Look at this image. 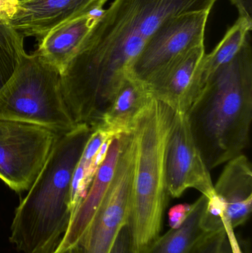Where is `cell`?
Instances as JSON below:
<instances>
[{
  "instance_id": "cell-1",
  "label": "cell",
  "mask_w": 252,
  "mask_h": 253,
  "mask_svg": "<svg viewBox=\"0 0 252 253\" xmlns=\"http://www.w3.org/2000/svg\"><path fill=\"white\" fill-rule=\"evenodd\" d=\"M186 114L210 170L243 154L252 120L251 34L235 57L204 85Z\"/></svg>"
},
{
  "instance_id": "cell-2",
  "label": "cell",
  "mask_w": 252,
  "mask_h": 253,
  "mask_svg": "<svg viewBox=\"0 0 252 253\" xmlns=\"http://www.w3.org/2000/svg\"><path fill=\"white\" fill-rule=\"evenodd\" d=\"M93 129L78 125L56 140L48 158L15 210L10 242L22 253H52L71 220V182Z\"/></svg>"
},
{
  "instance_id": "cell-3",
  "label": "cell",
  "mask_w": 252,
  "mask_h": 253,
  "mask_svg": "<svg viewBox=\"0 0 252 253\" xmlns=\"http://www.w3.org/2000/svg\"><path fill=\"white\" fill-rule=\"evenodd\" d=\"M173 114L153 98L133 128L135 169L127 221L133 253H144L161 234L169 195L166 147Z\"/></svg>"
},
{
  "instance_id": "cell-4",
  "label": "cell",
  "mask_w": 252,
  "mask_h": 253,
  "mask_svg": "<svg viewBox=\"0 0 252 253\" xmlns=\"http://www.w3.org/2000/svg\"><path fill=\"white\" fill-rule=\"evenodd\" d=\"M0 120L66 133L78 125L67 106L60 71L38 53L25 54L0 90Z\"/></svg>"
},
{
  "instance_id": "cell-5",
  "label": "cell",
  "mask_w": 252,
  "mask_h": 253,
  "mask_svg": "<svg viewBox=\"0 0 252 253\" xmlns=\"http://www.w3.org/2000/svg\"><path fill=\"white\" fill-rule=\"evenodd\" d=\"M217 0H113L87 40L139 57L164 22L183 13L211 11Z\"/></svg>"
},
{
  "instance_id": "cell-6",
  "label": "cell",
  "mask_w": 252,
  "mask_h": 253,
  "mask_svg": "<svg viewBox=\"0 0 252 253\" xmlns=\"http://www.w3.org/2000/svg\"><path fill=\"white\" fill-rule=\"evenodd\" d=\"M59 135L44 126L0 120V180L16 193L28 191Z\"/></svg>"
},
{
  "instance_id": "cell-7",
  "label": "cell",
  "mask_w": 252,
  "mask_h": 253,
  "mask_svg": "<svg viewBox=\"0 0 252 253\" xmlns=\"http://www.w3.org/2000/svg\"><path fill=\"white\" fill-rule=\"evenodd\" d=\"M135 169L133 132L123 134L121 152L110 186L75 253H109L121 228L127 224Z\"/></svg>"
},
{
  "instance_id": "cell-8",
  "label": "cell",
  "mask_w": 252,
  "mask_h": 253,
  "mask_svg": "<svg viewBox=\"0 0 252 253\" xmlns=\"http://www.w3.org/2000/svg\"><path fill=\"white\" fill-rule=\"evenodd\" d=\"M167 192L179 198L194 188L210 199L216 193L210 169L197 146L186 113L174 112L166 147Z\"/></svg>"
},
{
  "instance_id": "cell-9",
  "label": "cell",
  "mask_w": 252,
  "mask_h": 253,
  "mask_svg": "<svg viewBox=\"0 0 252 253\" xmlns=\"http://www.w3.org/2000/svg\"><path fill=\"white\" fill-rule=\"evenodd\" d=\"M210 13L193 12L167 19L146 42L133 65V74L148 83L175 58L204 44Z\"/></svg>"
},
{
  "instance_id": "cell-10",
  "label": "cell",
  "mask_w": 252,
  "mask_h": 253,
  "mask_svg": "<svg viewBox=\"0 0 252 253\" xmlns=\"http://www.w3.org/2000/svg\"><path fill=\"white\" fill-rule=\"evenodd\" d=\"M205 54L204 43L169 62L148 83L153 97L174 112H187L199 93L198 73Z\"/></svg>"
},
{
  "instance_id": "cell-11",
  "label": "cell",
  "mask_w": 252,
  "mask_h": 253,
  "mask_svg": "<svg viewBox=\"0 0 252 253\" xmlns=\"http://www.w3.org/2000/svg\"><path fill=\"white\" fill-rule=\"evenodd\" d=\"M108 0H20L8 22L24 37L40 39L53 28L95 9Z\"/></svg>"
},
{
  "instance_id": "cell-12",
  "label": "cell",
  "mask_w": 252,
  "mask_h": 253,
  "mask_svg": "<svg viewBox=\"0 0 252 253\" xmlns=\"http://www.w3.org/2000/svg\"><path fill=\"white\" fill-rule=\"evenodd\" d=\"M122 135L112 139L105 160L98 168L85 198L71 218L56 250L64 251L75 246L90 226L113 178L121 152Z\"/></svg>"
},
{
  "instance_id": "cell-13",
  "label": "cell",
  "mask_w": 252,
  "mask_h": 253,
  "mask_svg": "<svg viewBox=\"0 0 252 253\" xmlns=\"http://www.w3.org/2000/svg\"><path fill=\"white\" fill-rule=\"evenodd\" d=\"M214 188L224 204L221 219L234 229L245 224L252 209V170L248 158L241 154L228 162Z\"/></svg>"
},
{
  "instance_id": "cell-14",
  "label": "cell",
  "mask_w": 252,
  "mask_h": 253,
  "mask_svg": "<svg viewBox=\"0 0 252 253\" xmlns=\"http://www.w3.org/2000/svg\"><path fill=\"white\" fill-rule=\"evenodd\" d=\"M99 19L87 13L59 25L38 40L36 53L63 74Z\"/></svg>"
},
{
  "instance_id": "cell-15",
  "label": "cell",
  "mask_w": 252,
  "mask_h": 253,
  "mask_svg": "<svg viewBox=\"0 0 252 253\" xmlns=\"http://www.w3.org/2000/svg\"><path fill=\"white\" fill-rule=\"evenodd\" d=\"M153 98L148 83L132 73L105 111L97 127L114 136L130 133L138 117Z\"/></svg>"
},
{
  "instance_id": "cell-16",
  "label": "cell",
  "mask_w": 252,
  "mask_h": 253,
  "mask_svg": "<svg viewBox=\"0 0 252 253\" xmlns=\"http://www.w3.org/2000/svg\"><path fill=\"white\" fill-rule=\"evenodd\" d=\"M208 198L202 195L191 207L183 224L160 236L144 253H190L211 232L205 221ZM213 233V232H212Z\"/></svg>"
},
{
  "instance_id": "cell-17",
  "label": "cell",
  "mask_w": 252,
  "mask_h": 253,
  "mask_svg": "<svg viewBox=\"0 0 252 253\" xmlns=\"http://www.w3.org/2000/svg\"><path fill=\"white\" fill-rule=\"evenodd\" d=\"M252 29V22L239 16L214 50L204 55L198 73L199 93L213 75L238 54L251 34Z\"/></svg>"
},
{
  "instance_id": "cell-18",
  "label": "cell",
  "mask_w": 252,
  "mask_h": 253,
  "mask_svg": "<svg viewBox=\"0 0 252 253\" xmlns=\"http://www.w3.org/2000/svg\"><path fill=\"white\" fill-rule=\"evenodd\" d=\"M115 137L101 127L93 129L77 163L71 182L70 210L71 217L73 216L79 205L85 198L93 177L90 173V168L93 159L97 154L101 146L108 137Z\"/></svg>"
},
{
  "instance_id": "cell-19",
  "label": "cell",
  "mask_w": 252,
  "mask_h": 253,
  "mask_svg": "<svg viewBox=\"0 0 252 253\" xmlns=\"http://www.w3.org/2000/svg\"><path fill=\"white\" fill-rule=\"evenodd\" d=\"M24 39L10 24L0 20V90L26 53Z\"/></svg>"
},
{
  "instance_id": "cell-20",
  "label": "cell",
  "mask_w": 252,
  "mask_h": 253,
  "mask_svg": "<svg viewBox=\"0 0 252 253\" xmlns=\"http://www.w3.org/2000/svg\"><path fill=\"white\" fill-rule=\"evenodd\" d=\"M224 228L207 235L190 253H223L227 245Z\"/></svg>"
},
{
  "instance_id": "cell-21",
  "label": "cell",
  "mask_w": 252,
  "mask_h": 253,
  "mask_svg": "<svg viewBox=\"0 0 252 253\" xmlns=\"http://www.w3.org/2000/svg\"><path fill=\"white\" fill-rule=\"evenodd\" d=\"M192 205L179 204L170 208L168 212L169 225L170 229H176L180 227L190 212Z\"/></svg>"
},
{
  "instance_id": "cell-22",
  "label": "cell",
  "mask_w": 252,
  "mask_h": 253,
  "mask_svg": "<svg viewBox=\"0 0 252 253\" xmlns=\"http://www.w3.org/2000/svg\"><path fill=\"white\" fill-rule=\"evenodd\" d=\"M109 253H133L127 224L121 228Z\"/></svg>"
},
{
  "instance_id": "cell-23",
  "label": "cell",
  "mask_w": 252,
  "mask_h": 253,
  "mask_svg": "<svg viewBox=\"0 0 252 253\" xmlns=\"http://www.w3.org/2000/svg\"><path fill=\"white\" fill-rule=\"evenodd\" d=\"M20 0H0V20L8 23L17 11Z\"/></svg>"
},
{
  "instance_id": "cell-24",
  "label": "cell",
  "mask_w": 252,
  "mask_h": 253,
  "mask_svg": "<svg viewBox=\"0 0 252 253\" xmlns=\"http://www.w3.org/2000/svg\"><path fill=\"white\" fill-rule=\"evenodd\" d=\"M231 253H244L235 233V229L227 221L221 219Z\"/></svg>"
},
{
  "instance_id": "cell-25",
  "label": "cell",
  "mask_w": 252,
  "mask_h": 253,
  "mask_svg": "<svg viewBox=\"0 0 252 253\" xmlns=\"http://www.w3.org/2000/svg\"><path fill=\"white\" fill-rule=\"evenodd\" d=\"M238 9L240 17L252 22V0H231Z\"/></svg>"
},
{
  "instance_id": "cell-26",
  "label": "cell",
  "mask_w": 252,
  "mask_h": 253,
  "mask_svg": "<svg viewBox=\"0 0 252 253\" xmlns=\"http://www.w3.org/2000/svg\"><path fill=\"white\" fill-rule=\"evenodd\" d=\"M52 253H75L74 248H71L69 249L64 250V251H59V250H55L54 252Z\"/></svg>"
},
{
  "instance_id": "cell-27",
  "label": "cell",
  "mask_w": 252,
  "mask_h": 253,
  "mask_svg": "<svg viewBox=\"0 0 252 253\" xmlns=\"http://www.w3.org/2000/svg\"><path fill=\"white\" fill-rule=\"evenodd\" d=\"M223 253H231L230 249H229V243H227V245H226L224 251H223Z\"/></svg>"
}]
</instances>
